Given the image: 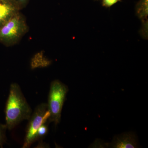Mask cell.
Segmentation results:
<instances>
[{"label": "cell", "mask_w": 148, "mask_h": 148, "mask_svg": "<svg viewBox=\"0 0 148 148\" xmlns=\"http://www.w3.org/2000/svg\"><path fill=\"white\" fill-rule=\"evenodd\" d=\"M7 128L12 130L24 120H29L32 110L17 84H12L6 105Z\"/></svg>", "instance_id": "6da1fadb"}, {"label": "cell", "mask_w": 148, "mask_h": 148, "mask_svg": "<svg viewBox=\"0 0 148 148\" xmlns=\"http://www.w3.org/2000/svg\"><path fill=\"white\" fill-rule=\"evenodd\" d=\"M69 91L68 86L58 80L51 84L47 106L50 116L48 121L57 125L61 121V112L66 95Z\"/></svg>", "instance_id": "7a4b0ae2"}, {"label": "cell", "mask_w": 148, "mask_h": 148, "mask_svg": "<svg viewBox=\"0 0 148 148\" xmlns=\"http://www.w3.org/2000/svg\"><path fill=\"white\" fill-rule=\"evenodd\" d=\"M25 18L19 12L0 28V43L6 46L16 43L27 32Z\"/></svg>", "instance_id": "3957f363"}, {"label": "cell", "mask_w": 148, "mask_h": 148, "mask_svg": "<svg viewBox=\"0 0 148 148\" xmlns=\"http://www.w3.org/2000/svg\"><path fill=\"white\" fill-rule=\"evenodd\" d=\"M50 114L46 103H41L35 109L31 116L27 126L23 148H28L37 140L38 129L42 125L46 123L50 117Z\"/></svg>", "instance_id": "277c9868"}, {"label": "cell", "mask_w": 148, "mask_h": 148, "mask_svg": "<svg viewBox=\"0 0 148 148\" xmlns=\"http://www.w3.org/2000/svg\"><path fill=\"white\" fill-rule=\"evenodd\" d=\"M109 147L114 148H138L137 137L131 132L117 135L114 137L112 143H109Z\"/></svg>", "instance_id": "5b68a950"}, {"label": "cell", "mask_w": 148, "mask_h": 148, "mask_svg": "<svg viewBox=\"0 0 148 148\" xmlns=\"http://www.w3.org/2000/svg\"><path fill=\"white\" fill-rule=\"evenodd\" d=\"M20 8L14 0H0V28L18 12Z\"/></svg>", "instance_id": "8992f818"}, {"label": "cell", "mask_w": 148, "mask_h": 148, "mask_svg": "<svg viewBox=\"0 0 148 148\" xmlns=\"http://www.w3.org/2000/svg\"><path fill=\"white\" fill-rule=\"evenodd\" d=\"M148 4V0H140L136 5L137 15L146 25L147 22Z\"/></svg>", "instance_id": "52a82bcc"}, {"label": "cell", "mask_w": 148, "mask_h": 148, "mask_svg": "<svg viewBox=\"0 0 148 148\" xmlns=\"http://www.w3.org/2000/svg\"><path fill=\"white\" fill-rule=\"evenodd\" d=\"M7 128L6 125L0 123V147L2 148L3 145L6 143V137L5 135L6 130Z\"/></svg>", "instance_id": "ba28073f"}, {"label": "cell", "mask_w": 148, "mask_h": 148, "mask_svg": "<svg viewBox=\"0 0 148 148\" xmlns=\"http://www.w3.org/2000/svg\"><path fill=\"white\" fill-rule=\"evenodd\" d=\"M48 127L46 123L43 124L38 129L37 133V140L43 138L47 134Z\"/></svg>", "instance_id": "9c48e42d"}, {"label": "cell", "mask_w": 148, "mask_h": 148, "mask_svg": "<svg viewBox=\"0 0 148 148\" xmlns=\"http://www.w3.org/2000/svg\"><path fill=\"white\" fill-rule=\"evenodd\" d=\"M121 0H102V5L106 8H110L114 5Z\"/></svg>", "instance_id": "30bf717a"}, {"label": "cell", "mask_w": 148, "mask_h": 148, "mask_svg": "<svg viewBox=\"0 0 148 148\" xmlns=\"http://www.w3.org/2000/svg\"><path fill=\"white\" fill-rule=\"evenodd\" d=\"M17 4L21 8V7H24L26 5L29 0H14Z\"/></svg>", "instance_id": "8fae6325"}]
</instances>
